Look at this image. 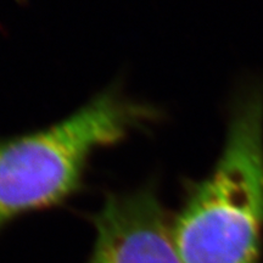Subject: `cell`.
I'll return each instance as SVG.
<instances>
[{"label": "cell", "mask_w": 263, "mask_h": 263, "mask_svg": "<svg viewBox=\"0 0 263 263\" xmlns=\"http://www.w3.org/2000/svg\"><path fill=\"white\" fill-rule=\"evenodd\" d=\"M263 230V93L233 111L224 150L172 224L183 263H258Z\"/></svg>", "instance_id": "6da1fadb"}, {"label": "cell", "mask_w": 263, "mask_h": 263, "mask_svg": "<svg viewBox=\"0 0 263 263\" xmlns=\"http://www.w3.org/2000/svg\"><path fill=\"white\" fill-rule=\"evenodd\" d=\"M151 116L145 106L105 93L47 129L0 141V230L24 213L67 199L95 151Z\"/></svg>", "instance_id": "7a4b0ae2"}, {"label": "cell", "mask_w": 263, "mask_h": 263, "mask_svg": "<svg viewBox=\"0 0 263 263\" xmlns=\"http://www.w3.org/2000/svg\"><path fill=\"white\" fill-rule=\"evenodd\" d=\"M94 226L97 239L87 263H183L153 188L107 196Z\"/></svg>", "instance_id": "3957f363"}]
</instances>
